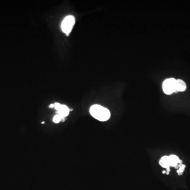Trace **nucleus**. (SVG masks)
<instances>
[{
  "instance_id": "obj_1",
  "label": "nucleus",
  "mask_w": 190,
  "mask_h": 190,
  "mask_svg": "<svg viewBox=\"0 0 190 190\" xmlns=\"http://www.w3.org/2000/svg\"><path fill=\"white\" fill-rule=\"evenodd\" d=\"M90 113L93 118L101 122L107 121L111 117L108 109L99 105H93L90 108Z\"/></svg>"
},
{
  "instance_id": "obj_2",
  "label": "nucleus",
  "mask_w": 190,
  "mask_h": 190,
  "mask_svg": "<svg viewBox=\"0 0 190 190\" xmlns=\"http://www.w3.org/2000/svg\"><path fill=\"white\" fill-rule=\"evenodd\" d=\"M177 80L174 78H168L163 82V87L164 93L166 95H171L173 93H176L175 82Z\"/></svg>"
},
{
  "instance_id": "obj_3",
  "label": "nucleus",
  "mask_w": 190,
  "mask_h": 190,
  "mask_svg": "<svg viewBox=\"0 0 190 190\" xmlns=\"http://www.w3.org/2000/svg\"><path fill=\"white\" fill-rule=\"evenodd\" d=\"M75 22V19L73 16H69L64 18L61 24V29L64 33L68 35L70 33Z\"/></svg>"
},
{
  "instance_id": "obj_4",
  "label": "nucleus",
  "mask_w": 190,
  "mask_h": 190,
  "mask_svg": "<svg viewBox=\"0 0 190 190\" xmlns=\"http://www.w3.org/2000/svg\"><path fill=\"white\" fill-rule=\"evenodd\" d=\"M54 108L57 111L58 114L62 117V119L67 116L70 112V109L66 105H61L60 103H55Z\"/></svg>"
},
{
  "instance_id": "obj_5",
  "label": "nucleus",
  "mask_w": 190,
  "mask_h": 190,
  "mask_svg": "<svg viewBox=\"0 0 190 190\" xmlns=\"http://www.w3.org/2000/svg\"><path fill=\"white\" fill-rule=\"evenodd\" d=\"M159 165L163 168L167 169V174H169L170 169V161H169V156H164L161 158L159 161Z\"/></svg>"
},
{
  "instance_id": "obj_6",
  "label": "nucleus",
  "mask_w": 190,
  "mask_h": 190,
  "mask_svg": "<svg viewBox=\"0 0 190 190\" xmlns=\"http://www.w3.org/2000/svg\"><path fill=\"white\" fill-rule=\"evenodd\" d=\"M186 89V85L185 82L181 79H177L175 82V90L176 93L178 91L183 92Z\"/></svg>"
},
{
  "instance_id": "obj_7",
  "label": "nucleus",
  "mask_w": 190,
  "mask_h": 190,
  "mask_svg": "<svg viewBox=\"0 0 190 190\" xmlns=\"http://www.w3.org/2000/svg\"><path fill=\"white\" fill-rule=\"evenodd\" d=\"M169 161L170 166L177 167L178 164L182 163V161L179 159V157L175 155H171L169 156Z\"/></svg>"
},
{
  "instance_id": "obj_8",
  "label": "nucleus",
  "mask_w": 190,
  "mask_h": 190,
  "mask_svg": "<svg viewBox=\"0 0 190 190\" xmlns=\"http://www.w3.org/2000/svg\"><path fill=\"white\" fill-rule=\"evenodd\" d=\"M62 119V117L60 116L59 115L57 114L56 115H55V116L53 117V122H55V123H59Z\"/></svg>"
},
{
  "instance_id": "obj_9",
  "label": "nucleus",
  "mask_w": 190,
  "mask_h": 190,
  "mask_svg": "<svg viewBox=\"0 0 190 190\" xmlns=\"http://www.w3.org/2000/svg\"><path fill=\"white\" fill-rule=\"evenodd\" d=\"M185 167H186L185 165H183L182 164H181L180 166V167H179V169H178V170L177 171V173H178V174L179 175H181L183 173L184 170H185Z\"/></svg>"
},
{
  "instance_id": "obj_10",
  "label": "nucleus",
  "mask_w": 190,
  "mask_h": 190,
  "mask_svg": "<svg viewBox=\"0 0 190 190\" xmlns=\"http://www.w3.org/2000/svg\"><path fill=\"white\" fill-rule=\"evenodd\" d=\"M54 104H50V105L49 106V108H54Z\"/></svg>"
},
{
  "instance_id": "obj_11",
  "label": "nucleus",
  "mask_w": 190,
  "mask_h": 190,
  "mask_svg": "<svg viewBox=\"0 0 190 190\" xmlns=\"http://www.w3.org/2000/svg\"><path fill=\"white\" fill-rule=\"evenodd\" d=\"M163 174H164V173H166V171H163Z\"/></svg>"
},
{
  "instance_id": "obj_12",
  "label": "nucleus",
  "mask_w": 190,
  "mask_h": 190,
  "mask_svg": "<svg viewBox=\"0 0 190 190\" xmlns=\"http://www.w3.org/2000/svg\"><path fill=\"white\" fill-rule=\"evenodd\" d=\"M45 122H41V124H45Z\"/></svg>"
}]
</instances>
